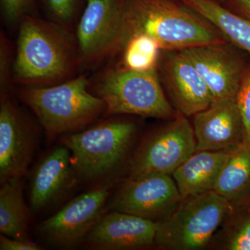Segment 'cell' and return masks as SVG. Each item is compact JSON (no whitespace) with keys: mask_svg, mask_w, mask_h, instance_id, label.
<instances>
[{"mask_svg":"<svg viewBox=\"0 0 250 250\" xmlns=\"http://www.w3.org/2000/svg\"><path fill=\"white\" fill-rule=\"evenodd\" d=\"M36 147L34 131L6 93L0 104V183L27 173Z\"/></svg>","mask_w":250,"mask_h":250,"instance_id":"obj_11","label":"cell"},{"mask_svg":"<svg viewBox=\"0 0 250 250\" xmlns=\"http://www.w3.org/2000/svg\"><path fill=\"white\" fill-rule=\"evenodd\" d=\"M231 202L214 190L184 199L158 222L154 245L165 250L205 248L231 211Z\"/></svg>","mask_w":250,"mask_h":250,"instance_id":"obj_5","label":"cell"},{"mask_svg":"<svg viewBox=\"0 0 250 250\" xmlns=\"http://www.w3.org/2000/svg\"><path fill=\"white\" fill-rule=\"evenodd\" d=\"M182 200L173 177L153 173L128 179L112 197L110 208L159 222L170 214Z\"/></svg>","mask_w":250,"mask_h":250,"instance_id":"obj_9","label":"cell"},{"mask_svg":"<svg viewBox=\"0 0 250 250\" xmlns=\"http://www.w3.org/2000/svg\"><path fill=\"white\" fill-rule=\"evenodd\" d=\"M236 102L243 123V146L250 147V67L243 72L237 92Z\"/></svg>","mask_w":250,"mask_h":250,"instance_id":"obj_22","label":"cell"},{"mask_svg":"<svg viewBox=\"0 0 250 250\" xmlns=\"http://www.w3.org/2000/svg\"><path fill=\"white\" fill-rule=\"evenodd\" d=\"M231 151H196L173 173L183 200L214 190Z\"/></svg>","mask_w":250,"mask_h":250,"instance_id":"obj_17","label":"cell"},{"mask_svg":"<svg viewBox=\"0 0 250 250\" xmlns=\"http://www.w3.org/2000/svg\"><path fill=\"white\" fill-rule=\"evenodd\" d=\"M225 248L230 250H250V216L227 229Z\"/></svg>","mask_w":250,"mask_h":250,"instance_id":"obj_23","label":"cell"},{"mask_svg":"<svg viewBox=\"0 0 250 250\" xmlns=\"http://www.w3.org/2000/svg\"><path fill=\"white\" fill-rule=\"evenodd\" d=\"M195 13L170 0H123L118 52L136 34L150 36L166 50L222 43L208 21Z\"/></svg>","mask_w":250,"mask_h":250,"instance_id":"obj_1","label":"cell"},{"mask_svg":"<svg viewBox=\"0 0 250 250\" xmlns=\"http://www.w3.org/2000/svg\"><path fill=\"white\" fill-rule=\"evenodd\" d=\"M42 248L34 242H27L15 239L1 235L0 237V250H41Z\"/></svg>","mask_w":250,"mask_h":250,"instance_id":"obj_26","label":"cell"},{"mask_svg":"<svg viewBox=\"0 0 250 250\" xmlns=\"http://www.w3.org/2000/svg\"><path fill=\"white\" fill-rule=\"evenodd\" d=\"M191 61L213 97V103L236 98L243 75L242 63L222 43L182 49Z\"/></svg>","mask_w":250,"mask_h":250,"instance_id":"obj_14","label":"cell"},{"mask_svg":"<svg viewBox=\"0 0 250 250\" xmlns=\"http://www.w3.org/2000/svg\"><path fill=\"white\" fill-rule=\"evenodd\" d=\"M196 151H232L244 142L243 123L236 98L214 102L194 115Z\"/></svg>","mask_w":250,"mask_h":250,"instance_id":"obj_12","label":"cell"},{"mask_svg":"<svg viewBox=\"0 0 250 250\" xmlns=\"http://www.w3.org/2000/svg\"><path fill=\"white\" fill-rule=\"evenodd\" d=\"M158 222L112 210L104 214L85 241L97 250H134L154 245Z\"/></svg>","mask_w":250,"mask_h":250,"instance_id":"obj_13","label":"cell"},{"mask_svg":"<svg viewBox=\"0 0 250 250\" xmlns=\"http://www.w3.org/2000/svg\"><path fill=\"white\" fill-rule=\"evenodd\" d=\"M213 190L231 203L250 193V147L231 151Z\"/></svg>","mask_w":250,"mask_h":250,"instance_id":"obj_20","label":"cell"},{"mask_svg":"<svg viewBox=\"0 0 250 250\" xmlns=\"http://www.w3.org/2000/svg\"><path fill=\"white\" fill-rule=\"evenodd\" d=\"M123 0H87L77 28L81 56L93 62L118 52Z\"/></svg>","mask_w":250,"mask_h":250,"instance_id":"obj_10","label":"cell"},{"mask_svg":"<svg viewBox=\"0 0 250 250\" xmlns=\"http://www.w3.org/2000/svg\"><path fill=\"white\" fill-rule=\"evenodd\" d=\"M195 152L193 127L187 118L176 117L141 143L129 161V179L153 173L172 174Z\"/></svg>","mask_w":250,"mask_h":250,"instance_id":"obj_7","label":"cell"},{"mask_svg":"<svg viewBox=\"0 0 250 250\" xmlns=\"http://www.w3.org/2000/svg\"><path fill=\"white\" fill-rule=\"evenodd\" d=\"M97 90L98 96L106 104V115L132 114L163 119L175 117L156 68L109 70L99 82Z\"/></svg>","mask_w":250,"mask_h":250,"instance_id":"obj_6","label":"cell"},{"mask_svg":"<svg viewBox=\"0 0 250 250\" xmlns=\"http://www.w3.org/2000/svg\"><path fill=\"white\" fill-rule=\"evenodd\" d=\"M30 215L23 197L22 178L1 184L0 232L4 236L33 242L29 233Z\"/></svg>","mask_w":250,"mask_h":250,"instance_id":"obj_18","label":"cell"},{"mask_svg":"<svg viewBox=\"0 0 250 250\" xmlns=\"http://www.w3.org/2000/svg\"><path fill=\"white\" fill-rule=\"evenodd\" d=\"M88 85V80L80 76L61 84L21 90V99L37 116L49 143L59 135L82 131L106 112V104L92 95Z\"/></svg>","mask_w":250,"mask_h":250,"instance_id":"obj_2","label":"cell"},{"mask_svg":"<svg viewBox=\"0 0 250 250\" xmlns=\"http://www.w3.org/2000/svg\"><path fill=\"white\" fill-rule=\"evenodd\" d=\"M9 52L5 43V41H1V69H0V80H1V90L4 91L9 82Z\"/></svg>","mask_w":250,"mask_h":250,"instance_id":"obj_27","label":"cell"},{"mask_svg":"<svg viewBox=\"0 0 250 250\" xmlns=\"http://www.w3.org/2000/svg\"><path fill=\"white\" fill-rule=\"evenodd\" d=\"M51 14L59 21L66 22L71 19L77 0H44Z\"/></svg>","mask_w":250,"mask_h":250,"instance_id":"obj_25","label":"cell"},{"mask_svg":"<svg viewBox=\"0 0 250 250\" xmlns=\"http://www.w3.org/2000/svg\"><path fill=\"white\" fill-rule=\"evenodd\" d=\"M136 131L131 122L111 121L65 135L62 143L71 154L77 180L93 182L113 173L127 155Z\"/></svg>","mask_w":250,"mask_h":250,"instance_id":"obj_4","label":"cell"},{"mask_svg":"<svg viewBox=\"0 0 250 250\" xmlns=\"http://www.w3.org/2000/svg\"><path fill=\"white\" fill-rule=\"evenodd\" d=\"M72 57L63 30L31 16L22 18L12 68L15 82L30 86L57 83L68 75Z\"/></svg>","mask_w":250,"mask_h":250,"instance_id":"obj_3","label":"cell"},{"mask_svg":"<svg viewBox=\"0 0 250 250\" xmlns=\"http://www.w3.org/2000/svg\"><path fill=\"white\" fill-rule=\"evenodd\" d=\"M182 1L184 2V1H187V0H182Z\"/></svg>","mask_w":250,"mask_h":250,"instance_id":"obj_29","label":"cell"},{"mask_svg":"<svg viewBox=\"0 0 250 250\" xmlns=\"http://www.w3.org/2000/svg\"><path fill=\"white\" fill-rule=\"evenodd\" d=\"M77 180L71 154L65 146L52 149L39 162L33 173L29 204L40 211L63 195Z\"/></svg>","mask_w":250,"mask_h":250,"instance_id":"obj_16","label":"cell"},{"mask_svg":"<svg viewBox=\"0 0 250 250\" xmlns=\"http://www.w3.org/2000/svg\"><path fill=\"white\" fill-rule=\"evenodd\" d=\"M111 185L97 188L72 199L62 209L39 225V232L52 246L70 249L84 242L102 216Z\"/></svg>","mask_w":250,"mask_h":250,"instance_id":"obj_8","label":"cell"},{"mask_svg":"<svg viewBox=\"0 0 250 250\" xmlns=\"http://www.w3.org/2000/svg\"><path fill=\"white\" fill-rule=\"evenodd\" d=\"M1 12L8 22L22 19L32 10L34 0H0Z\"/></svg>","mask_w":250,"mask_h":250,"instance_id":"obj_24","label":"cell"},{"mask_svg":"<svg viewBox=\"0 0 250 250\" xmlns=\"http://www.w3.org/2000/svg\"><path fill=\"white\" fill-rule=\"evenodd\" d=\"M233 12L250 21V0H229Z\"/></svg>","mask_w":250,"mask_h":250,"instance_id":"obj_28","label":"cell"},{"mask_svg":"<svg viewBox=\"0 0 250 250\" xmlns=\"http://www.w3.org/2000/svg\"><path fill=\"white\" fill-rule=\"evenodd\" d=\"M161 47L150 36L136 34L131 36L123 48V63L129 70H144L156 68Z\"/></svg>","mask_w":250,"mask_h":250,"instance_id":"obj_21","label":"cell"},{"mask_svg":"<svg viewBox=\"0 0 250 250\" xmlns=\"http://www.w3.org/2000/svg\"><path fill=\"white\" fill-rule=\"evenodd\" d=\"M188 7L207 20L240 48L250 53V21L220 6L215 0H187Z\"/></svg>","mask_w":250,"mask_h":250,"instance_id":"obj_19","label":"cell"},{"mask_svg":"<svg viewBox=\"0 0 250 250\" xmlns=\"http://www.w3.org/2000/svg\"><path fill=\"white\" fill-rule=\"evenodd\" d=\"M166 63L167 87L174 106L184 116H194L213 103L207 83L182 52H172Z\"/></svg>","mask_w":250,"mask_h":250,"instance_id":"obj_15","label":"cell"}]
</instances>
